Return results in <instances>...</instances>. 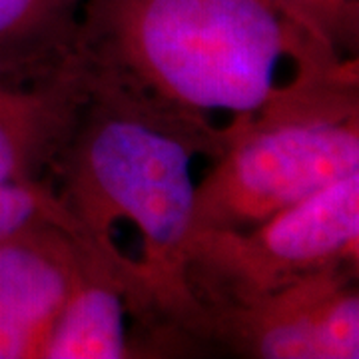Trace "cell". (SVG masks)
<instances>
[{"instance_id": "cell-1", "label": "cell", "mask_w": 359, "mask_h": 359, "mask_svg": "<svg viewBox=\"0 0 359 359\" xmlns=\"http://www.w3.org/2000/svg\"><path fill=\"white\" fill-rule=\"evenodd\" d=\"M76 62L172 114L222 132L359 110L347 58L273 0H86Z\"/></svg>"}, {"instance_id": "cell-2", "label": "cell", "mask_w": 359, "mask_h": 359, "mask_svg": "<svg viewBox=\"0 0 359 359\" xmlns=\"http://www.w3.org/2000/svg\"><path fill=\"white\" fill-rule=\"evenodd\" d=\"M84 76L86 98L50 168L48 180L58 184L52 188L106 254H124L114 242L120 222L138 233L130 309L142 334L140 358L208 351V320L186 282V248L198 184L194 162L216 158L224 132Z\"/></svg>"}, {"instance_id": "cell-3", "label": "cell", "mask_w": 359, "mask_h": 359, "mask_svg": "<svg viewBox=\"0 0 359 359\" xmlns=\"http://www.w3.org/2000/svg\"><path fill=\"white\" fill-rule=\"evenodd\" d=\"M359 174V110L238 130L196 184L192 233L240 231Z\"/></svg>"}, {"instance_id": "cell-4", "label": "cell", "mask_w": 359, "mask_h": 359, "mask_svg": "<svg viewBox=\"0 0 359 359\" xmlns=\"http://www.w3.org/2000/svg\"><path fill=\"white\" fill-rule=\"evenodd\" d=\"M359 262V174L240 231L190 236L186 282L204 313L244 306Z\"/></svg>"}, {"instance_id": "cell-5", "label": "cell", "mask_w": 359, "mask_h": 359, "mask_svg": "<svg viewBox=\"0 0 359 359\" xmlns=\"http://www.w3.org/2000/svg\"><path fill=\"white\" fill-rule=\"evenodd\" d=\"M359 262L205 313L208 349L252 359H358Z\"/></svg>"}, {"instance_id": "cell-6", "label": "cell", "mask_w": 359, "mask_h": 359, "mask_svg": "<svg viewBox=\"0 0 359 359\" xmlns=\"http://www.w3.org/2000/svg\"><path fill=\"white\" fill-rule=\"evenodd\" d=\"M82 238L39 226L0 242V359H40L76 278Z\"/></svg>"}, {"instance_id": "cell-7", "label": "cell", "mask_w": 359, "mask_h": 359, "mask_svg": "<svg viewBox=\"0 0 359 359\" xmlns=\"http://www.w3.org/2000/svg\"><path fill=\"white\" fill-rule=\"evenodd\" d=\"M132 259L80 240L76 278L40 359L136 358L128 332Z\"/></svg>"}, {"instance_id": "cell-8", "label": "cell", "mask_w": 359, "mask_h": 359, "mask_svg": "<svg viewBox=\"0 0 359 359\" xmlns=\"http://www.w3.org/2000/svg\"><path fill=\"white\" fill-rule=\"evenodd\" d=\"M86 90V76L74 60L36 82L0 80V182L48 180Z\"/></svg>"}, {"instance_id": "cell-9", "label": "cell", "mask_w": 359, "mask_h": 359, "mask_svg": "<svg viewBox=\"0 0 359 359\" xmlns=\"http://www.w3.org/2000/svg\"><path fill=\"white\" fill-rule=\"evenodd\" d=\"M86 0H0V80L36 82L72 65Z\"/></svg>"}, {"instance_id": "cell-10", "label": "cell", "mask_w": 359, "mask_h": 359, "mask_svg": "<svg viewBox=\"0 0 359 359\" xmlns=\"http://www.w3.org/2000/svg\"><path fill=\"white\" fill-rule=\"evenodd\" d=\"M39 226H60L84 233L50 180L0 182V242Z\"/></svg>"}, {"instance_id": "cell-11", "label": "cell", "mask_w": 359, "mask_h": 359, "mask_svg": "<svg viewBox=\"0 0 359 359\" xmlns=\"http://www.w3.org/2000/svg\"><path fill=\"white\" fill-rule=\"evenodd\" d=\"M347 58H358L359 0H273Z\"/></svg>"}]
</instances>
